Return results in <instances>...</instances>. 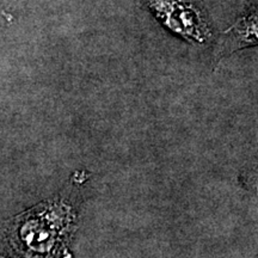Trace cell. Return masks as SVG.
Instances as JSON below:
<instances>
[{"mask_svg":"<svg viewBox=\"0 0 258 258\" xmlns=\"http://www.w3.org/2000/svg\"><path fill=\"white\" fill-rule=\"evenodd\" d=\"M171 32L191 43H207L212 30L200 9L186 0H143Z\"/></svg>","mask_w":258,"mask_h":258,"instance_id":"6da1fadb","label":"cell"},{"mask_svg":"<svg viewBox=\"0 0 258 258\" xmlns=\"http://www.w3.org/2000/svg\"><path fill=\"white\" fill-rule=\"evenodd\" d=\"M257 44V12H247L235 22V24L222 34L219 44L218 56L231 55L235 50Z\"/></svg>","mask_w":258,"mask_h":258,"instance_id":"7a4b0ae2","label":"cell"}]
</instances>
